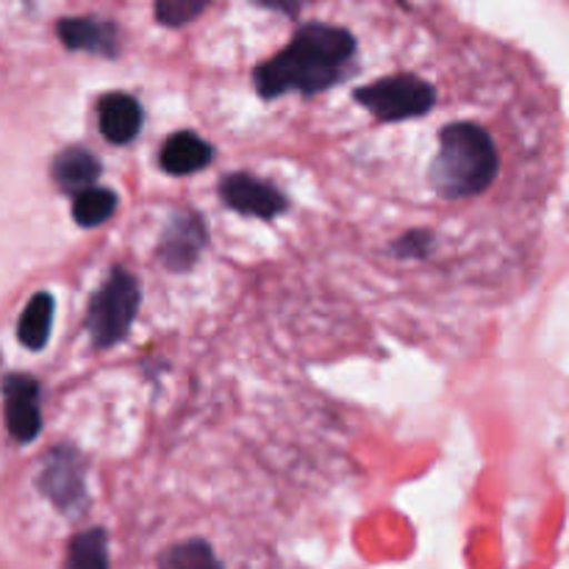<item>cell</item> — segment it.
I'll return each instance as SVG.
<instances>
[{
    "mask_svg": "<svg viewBox=\"0 0 569 569\" xmlns=\"http://www.w3.org/2000/svg\"><path fill=\"white\" fill-rule=\"evenodd\" d=\"M353 50L356 39L345 28L311 22L295 33L281 53L256 67V89L261 98L322 92L345 76Z\"/></svg>",
    "mask_w": 569,
    "mask_h": 569,
    "instance_id": "obj_1",
    "label": "cell"
},
{
    "mask_svg": "<svg viewBox=\"0 0 569 569\" xmlns=\"http://www.w3.org/2000/svg\"><path fill=\"white\" fill-rule=\"evenodd\" d=\"M498 167V150L483 128L472 122H450L439 133V153L431 164V183L442 198H470L495 181Z\"/></svg>",
    "mask_w": 569,
    "mask_h": 569,
    "instance_id": "obj_2",
    "label": "cell"
},
{
    "mask_svg": "<svg viewBox=\"0 0 569 569\" xmlns=\"http://www.w3.org/2000/svg\"><path fill=\"white\" fill-rule=\"evenodd\" d=\"M139 309V283L131 272L111 270L103 287L92 298L87 315L89 337H92L94 348H111L120 342L131 328L133 317Z\"/></svg>",
    "mask_w": 569,
    "mask_h": 569,
    "instance_id": "obj_3",
    "label": "cell"
},
{
    "mask_svg": "<svg viewBox=\"0 0 569 569\" xmlns=\"http://www.w3.org/2000/svg\"><path fill=\"white\" fill-rule=\"evenodd\" d=\"M365 109H370L378 120H409V117L428 114L437 100L431 83L417 76H389L372 81L356 92Z\"/></svg>",
    "mask_w": 569,
    "mask_h": 569,
    "instance_id": "obj_4",
    "label": "cell"
},
{
    "mask_svg": "<svg viewBox=\"0 0 569 569\" xmlns=\"http://www.w3.org/2000/svg\"><path fill=\"white\" fill-rule=\"evenodd\" d=\"M39 489L56 509L67 515L81 511L87 503V489H83V467L78 453H72L70 448L53 450L39 476Z\"/></svg>",
    "mask_w": 569,
    "mask_h": 569,
    "instance_id": "obj_5",
    "label": "cell"
},
{
    "mask_svg": "<svg viewBox=\"0 0 569 569\" xmlns=\"http://www.w3.org/2000/svg\"><path fill=\"white\" fill-rule=\"evenodd\" d=\"M6 428L17 442H31L42 428L39 383L28 376H9L3 383Z\"/></svg>",
    "mask_w": 569,
    "mask_h": 569,
    "instance_id": "obj_6",
    "label": "cell"
},
{
    "mask_svg": "<svg viewBox=\"0 0 569 569\" xmlns=\"http://www.w3.org/2000/svg\"><path fill=\"white\" fill-rule=\"evenodd\" d=\"M220 198L231 209L242 211V214L261 217V220H272V217L287 209V200H283V194L272 183L259 181V178L248 176V172H233V176L222 178Z\"/></svg>",
    "mask_w": 569,
    "mask_h": 569,
    "instance_id": "obj_7",
    "label": "cell"
},
{
    "mask_svg": "<svg viewBox=\"0 0 569 569\" xmlns=\"http://www.w3.org/2000/svg\"><path fill=\"white\" fill-rule=\"evenodd\" d=\"M206 244V226L194 214L172 217L161 237L159 256L170 270H189L198 261L200 250Z\"/></svg>",
    "mask_w": 569,
    "mask_h": 569,
    "instance_id": "obj_8",
    "label": "cell"
},
{
    "mask_svg": "<svg viewBox=\"0 0 569 569\" xmlns=\"http://www.w3.org/2000/svg\"><path fill=\"white\" fill-rule=\"evenodd\" d=\"M59 39L70 50H87V53L100 56L117 53V28L111 22L92 20V17H70V20H61Z\"/></svg>",
    "mask_w": 569,
    "mask_h": 569,
    "instance_id": "obj_9",
    "label": "cell"
},
{
    "mask_svg": "<svg viewBox=\"0 0 569 569\" xmlns=\"http://www.w3.org/2000/svg\"><path fill=\"white\" fill-rule=\"evenodd\" d=\"M98 117L100 131H103V137L114 144L131 142L139 133V128H142V109H139L137 100L126 92L106 94V98L100 100Z\"/></svg>",
    "mask_w": 569,
    "mask_h": 569,
    "instance_id": "obj_10",
    "label": "cell"
},
{
    "mask_svg": "<svg viewBox=\"0 0 569 569\" xmlns=\"http://www.w3.org/2000/svg\"><path fill=\"white\" fill-rule=\"evenodd\" d=\"M211 159H214L211 144L189 131L172 133L161 148V167L170 176H189V172L203 170L206 164H211Z\"/></svg>",
    "mask_w": 569,
    "mask_h": 569,
    "instance_id": "obj_11",
    "label": "cell"
},
{
    "mask_svg": "<svg viewBox=\"0 0 569 569\" xmlns=\"http://www.w3.org/2000/svg\"><path fill=\"white\" fill-rule=\"evenodd\" d=\"M100 176V161L83 148H67L56 156L53 178L64 192L78 194L81 189H89Z\"/></svg>",
    "mask_w": 569,
    "mask_h": 569,
    "instance_id": "obj_12",
    "label": "cell"
},
{
    "mask_svg": "<svg viewBox=\"0 0 569 569\" xmlns=\"http://www.w3.org/2000/svg\"><path fill=\"white\" fill-rule=\"evenodd\" d=\"M50 326H53V298L48 292L33 295L20 317L17 337L28 350H42L50 339Z\"/></svg>",
    "mask_w": 569,
    "mask_h": 569,
    "instance_id": "obj_13",
    "label": "cell"
},
{
    "mask_svg": "<svg viewBox=\"0 0 569 569\" xmlns=\"http://www.w3.org/2000/svg\"><path fill=\"white\" fill-rule=\"evenodd\" d=\"M64 569H111L109 539H106L103 528H89V531L72 537Z\"/></svg>",
    "mask_w": 569,
    "mask_h": 569,
    "instance_id": "obj_14",
    "label": "cell"
},
{
    "mask_svg": "<svg viewBox=\"0 0 569 569\" xmlns=\"http://www.w3.org/2000/svg\"><path fill=\"white\" fill-rule=\"evenodd\" d=\"M159 569H222L214 550L203 539H187L181 545H172L161 553Z\"/></svg>",
    "mask_w": 569,
    "mask_h": 569,
    "instance_id": "obj_15",
    "label": "cell"
},
{
    "mask_svg": "<svg viewBox=\"0 0 569 569\" xmlns=\"http://www.w3.org/2000/svg\"><path fill=\"white\" fill-rule=\"evenodd\" d=\"M117 209V194L111 189H98V187H89L81 189L72 200V217H76L78 226L83 228H94V226H103Z\"/></svg>",
    "mask_w": 569,
    "mask_h": 569,
    "instance_id": "obj_16",
    "label": "cell"
},
{
    "mask_svg": "<svg viewBox=\"0 0 569 569\" xmlns=\"http://www.w3.org/2000/svg\"><path fill=\"white\" fill-rule=\"evenodd\" d=\"M211 0H156V17L161 26H187L206 11Z\"/></svg>",
    "mask_w": 569,
    "mask_h": 569,
    "instance_id": "obj_17",
    "label": "cell"
},
{
    "mask_svg": "<svg viewBox=\"0 0 569 569\" xmlns=\"http://www.w3.org/2000/svg\"><path fill=\"white\" fill-rule=\"evenodd\" d=\"M431 244H433V237L428 231H409L406 237L398 239L395 253L403 256V259H422V256H428Z\"/></svg>",
    "mask_w": 569,
    "mask_h": 569,
    "instance_id": "obj_18",
    "label": "cell"
},
{
    "mask_svg": "<svg viewBox=\"0 0 569 569\" xmlns=\"http://www.w3.org/2000/svg\"><path fill=\"white\" fill-rule=\"evenodd\" d=\"M259 3L267 6V9L283 11V14H298L306 0H259Z\"/></svg>",
    "mask_w": 569,
    "mask_h": 569,
    "instance_id": "obj_19",
    "label": "cell"
}]
</instances>
